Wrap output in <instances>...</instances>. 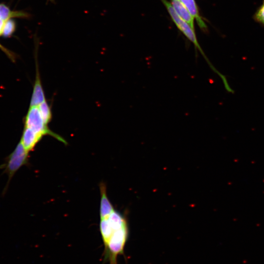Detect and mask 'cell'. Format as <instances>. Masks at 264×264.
I'll use <instances>...</instances> for the list:
<instances>
[{
  "instance_id": "7a4b0ae2",
  "label": "cell",
  "mask_w": 264,
  "mask_h": 264,
  "mask_svg": "<svg viewBox=\"0 0 264 264\" xmlns=\"http://www.w3.org/2000/svg\"><path fill=\"white\" fill-rule=\"evenodd\" d=\"M29 153L26 151L21 141L17 145L13 151L6 158L4 163L1 165L8 176V185L15 174L23 166L28 163Z\"/></svg>"
},
{
  "instance_id": "6da1fadb",
  "label": "cell",
  "mask_w": 264,
  "mask_h": 264,
  "mask_svg": "<svg viewBox=\"0 0 264 264\" xmlns=\"http://www.w3.org/2000/svg\"><path fill=\"white\" fill-rule=\"evenodd\" d=\"M161 0L167 8V11L173 21L174 22L177 28L181 31V32H182L185 36L194 44L195 48L198 50L205 59L211 69L215 73H217L220 76V77H221L223 74L222 75L221 73H220L215 68V67L212 65L204 53L201 47L198 44L194 29H193L187 22L180 18L177 15L170 2L167 0Z\"/></svg>"
},
{
  "instance_id": "30bf717a",
  "label": "cell",
  "mask_w": 264,
  "mask_h": 264,
  "mask_svg": "<svg viewBox=\"0 0 264 264\" xmlns=\"http://www.w3.org/2000/svg\"><path fill=\"white\" fill-rule=\"evenodd\" d=\"M42 117L44 123L48 125L52 119L51 109L46 101H44L38 106Z\"/></svg>"
},
{
  "instance_id": "277c9868",
  "label": "cell",
  "mask_w": 264,
  "mask_h": 264,
  "mask_svg": "<svg viewBox=\"0 0 264 264\" xmlns=\"http://www.w3.org/2000/svg\"><path fill=\"white\" fill-rule=\"evenodd\" d=\"M45 100L44 93L40 76L38 63L37 59L36 58V78L30 106H38Z\"/></svg>"
},
{
  "instance_id": "4fadbf2b",
  "label": "cell",
  "mask_w": 264,
  "mask_h": 264,
  "mask_svg": "<svg viewBox=\"0 0 264 264\" xmlns=\"http://www.w3.org/2000/svg\"><path fill=\"white\" fill-rule=\"evenodd\" d=\"M4 22L0 18V36H1Z\"/></svg>"
},
{
  "instance_id": "ba28073f",
  "label": "cell",
  "mask_w": 264,
  "mask_h": 264,
  "mask_svg": "<svg viewBox=\"0 0 264 264\" xmlns=\"http://www.w3.org/2000/svg\"><path fill=\"white\" fill-rule=\"evenodd\" d=\"M187 9L193 17L196 20L199 26L203 30L207 29V26L200 17L195 0H179Z\"/></svg>"
},
{
  "instance_id": "52a82bcc",
  "label": "cell",
  "mask_w": 264,
  "mask_h": 264,
  "mask_svg": "<svg viewBox=\"0 0 264 264\" xmlns=\"http://www.w3.org/2000/svg\"><path fill=\"white\" fill-rule=\"evenodd\" d=\"M172 6L177 15L194 29V20L185 6L179 0H172Z\"/></svg>"
},
{
  "instance_id": "5b68a950",
  "label": "cell",
  "mask_w": 264,
  "mask_h": 264,
  "mask_svg": "<svg viewBox=\"0 0 264 264\" xmlns=\"http://www.w3.org/2000/svg\"><path fill=\"white\" fill-rule=\"evenodd\" d=\"M43 137V135L24 127L20 141L26 151L29 153L34 149Z\"/></svg>"
},
{
  "instance_id": "3957f363",
  "label": "cell",
  "mask_w": 264,
  "mask_h": 264,
  "mask_svg": "<svg viewBox=\"0 0 264 264\" xmlns=\"http://www.w3.org/2000/svg\"><path fill=\"white\" fill-rule=\"evenodd\" d=\"M24 127L43 136L49 135L65 144H67L64 138L49 129L47 125L44 121L38 106H30L25 116Z\"/></svg>"
},
{
  "instance_id": "9c48e42d",
  "label": "cell",
  "mask_w": 264,
  "mask_h": 264,
  "mask_svg": "<svg viewBox=\"0 0 264 264\" xmlns=\"http://www.w3.org/2000/svg\"><path fill=\"white\" fill-rule=\"evenodd\" d=\"M29 14L23 11H11L5 4H0V18L5 22L13 18H26L29 17Z\"/></svg>"
},
{
  "instance_id": "7c38bea8",
  "label": "cell",
  "mask_w": 264,
  "mask_h": 264,
  "mask_svg": "<svg viewBox=\"0 0 264 264\" xmlns=\"http://www.w3.org/2000/svg\"><path fill=\"white\" fill-rule=\"evenodd\" d=\"M253 19L257 23L264 26V0L254 14Z\"/></svg>"
},
{
  "instance_id": "8fae6325",
  "label": "cell",
  "mask_w": 264,
  "mask_h": 264,
  "mask_svg": "<svg viewBox=\"0 0 264 264\" xmlns=\"http://www.w3.org/2000/svg\"><path fill=\"white\" fill-rule=\"evenodd\" d=\"M16 27V22L13 19L7 20L4 22L1 36L4 38L11 36L14 34Z\"/></svg>"
},
{
  "instance_id": "8992f818",
  "label": "cell",
  "mask_w": 264,
  "mask_h": 264,
  "mask_svg": "<svg viewBox=\"0 0 264 264\" xmlns=\"http://www.w3.org/2000/svg\"><path fill=\"white\" fill-rule=\"evenodd\" d=\"M99 187L101 194L100 216L102 220L107 219L115 210L108 198L105 183L101 182Z\"/></svg>"
}]
</instances>
